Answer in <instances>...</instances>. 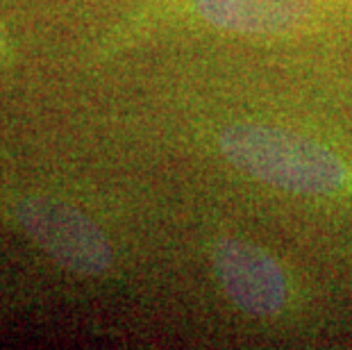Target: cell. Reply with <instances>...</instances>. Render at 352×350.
<instances>
[{"label":"cell","mask_w":352,"mask_h":350,"mask_svg":"<svg viewBox=\"0 0 352 350\" xmlns=\"http://www.w3.org/2000/svg\"><path fill=\"white\" fill-rule=\"evenodd\" d=\"M226 157L257 180L277 189L325 196L346 182V166L316 141L268 125H232L221 135Z\"/></svg>","instance_id":"obj_1"},{"label":"cell","mask_w":352,"mask_h":350,"mask_svg":"<svg viewBox=\"0 0 352 350\" xmlns=\"http://www.w3.org/2000/svg\"><path fill=\"white\" fill-rule=\"evenodd\" d=\"M16 221L25 234L59 266L80 275H102L111 266V245L100 228L62 200H21Z\"/></svg>","instance_id":"obj_2"},{"label":"cell","mask_w":352,"mask_h":350,"mask_svg":"<svg viewBox=\"0 0 352 350\" xmlns=\"http://www.w3.org/2000/svg\"><path fill=\"white\" fill-rule=\"evenodd\" d=\"M214 273L239 309L250 316H275L287 303L282 266L248 241L219 239L212 248Z\"/></svg>","instance_id":"obj_3"},{"label":"cell","mask_w":352,"mask_h":350,"mask_svg":"<svg viewBox=\"0 0 352 350\" xmlns=\"http://www.w3.org/2000/svg\"><path fill=\"white\" fill-rule=\"evenodd\" d=\"M196 7L207 23L239 34L291 32L311 14V0H196Z\"/></svg>","instance_id":"obj_4"}]
</instances>
